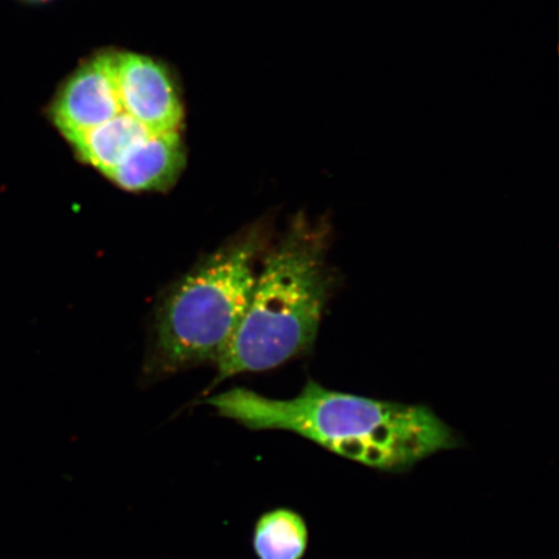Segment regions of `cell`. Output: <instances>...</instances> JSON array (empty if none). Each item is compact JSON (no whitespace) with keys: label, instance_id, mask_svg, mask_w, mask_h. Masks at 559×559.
Returning a JSON list of instances; mask_svg holds the SVG:
<instances>
[{"label":"cell","instance_id":"obj_1","mask_svg":"<svg viewBox=\"0 0 559 559\" xmlns=\"http://www.w3.org/2000/svg\"><path fill=\"white\" fill-rule=\"evenodd\" d=\"M221 417L253 431L293 432L356 464L405 473L443 451L457 449L454 431L426 405L342 393L310 380L290 400L235 388L210 397Z\"/></svg>","mask_w":559,"mask_h":559},{"label":"cell","instance_id":"obj_2","mask_svg":"<svg viewBox=\"0 0 559 559\" xmlns=\"http://www.w3.org/2000/svg\"><path fill=\"white\" fill-rule=\"evenodd\" d=\"M326 234L298 216L264 258L239 326L216 360L214 384L265 372L309 352L317 341L333 278Z\"/></svg>","mask_w":559,"mask_h":559},{"label":"cell","instance_id":"obj_3","mask_svg":"<svg viewBox=\"0 0 559 559\" xmlns=\"http://www.w3.org/2000/svg\"><path fill=\"white\" fill-rule=\"evenodd\" d=\"M261 237L248 235L202 261L160 309L157 352L165 369L215 361L247 310Z\"/></svg>","mask_w":559,"mask_h":559},{"label":"cell","instance_id":"obj_4","mask_svg":"<svg viewBox=\"0 0 559 559\" xmlns=\"http://www.w3.org/2000/svg\"><path fill=\"white\" fill-rule=\"evenodd\" d=\"M117 85V53L102 52L70 76L56 95L48 115L67 139L122 111Z\"/></svg>","mask_w":559,"mask_h":559},{"label":"cell","instance_id":"obj_5","mask_svg":"<svg viewBox=\"0 0 559 559\" xmlns=\"http://www.w3.org/2000/svg\"><path fill=\"white\" fill-rule=\"evenodd\" d=\"M117 85L123 111L152 134L178 131L183 107L167 69L136 53H117Z\"/></svg>","mask_w":559,"mask_h":559},{"label":"cell","instance_id":"obj_6","mask_svg":"<svg viewBox=\"0 0 559 559\" xmlns=\"http://www.w3.org/2000/svg\"><path fill=\"white\" fill-rule=\"evenodd\" d=\"M187 163L178 131L152 134L105 177L130 192L166 191L177 183Z\"/></svg>","mask_w":559,"mask_h":559},{"label":"cell","instance_id":"obj_7","mask_svg":"<svg viewBox=\"0 0 559 559\" xmlns=\"http://www.w3.org/2000/svg\"><path fill=\"white\" fill-rule=\"evenodd\" d=\"M151 135L148 129L122 110L108 122L67 140L86 164L107 175Z\"/></svg>","mask_w":559,"mask_h":559},{"label":"cell","instance_id":"obj_8","mask_svg":"<svg viewBox=\"0 0 559 559\" xmlns=\"http://www.w3.org/2000/svg\"><path fill=\"white\" fill-rule=\"evenodd\" d=\"M309 544V526L296 510L272 509L255 522L253 549L258 559H304Z\"/></svg>","mask_w":559,"mask_h":559},{"label":"cell","instance_id":"obj_9","mask_svg":"<svg viewBox=\"0 0 559 559\" xmlns=\"http://www.w3.org/2000/svg\"><path fill=\"white\" fill-rule=\"evenodd\" d=\"M25 2L39 3V2H46V0H25Z\"/></svg>","mask_w":559,"mask_h":559}]
</instances>
